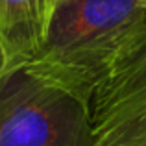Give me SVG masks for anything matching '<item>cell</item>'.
I'll return each instance as SVG.
<instances>
[{
  "label": "cell",
  "mask_w": 146,
  "mask_h": 146,
  "mask_svg": "<svg viewBox=\"0 0 146 146\" xmlns=\"http://www.w3.org/2000/svg\"><path fill=\"white\" fill-rule=\"evenodd\" d=\"M144 41L141 0H56L43 44L24 67L89 102L100 82Z\"/></svg>",
  "instance_id": "cell-1"
},
{
  "label": "cell",
  "mask_w": 146,
  "mask_h": 146,
  "mask_svg": "<svg viewBox=\"0 0 146 146\" xmlns=\"http://www.w3.org/2000/svg\"><path fill=\"white\" fill-rule=\"evenodd\" d=\"M0 146H91L89 102L24 65L4 72Z\"/></svg>",
  "instance_id": "cell-2"
},
{
  "label": "cell",
  "mask_w": 146,
  "mask_h": 146,
  "mask_svg": "<svg viewBox=\"0 0 146 146\" xmlns=\"http://www.w3.org/2000/svg\"><path fill=\"white\" fill-rule=\"evenodd\" d=\"M89 113L91 146H146V41L100 82Z\"/></svg>",
  "instance_id": "cell-3"
},
{
  "label": "cell",
  "mask_w": 146,
  "mask_h": 146,
  "mask_svg": "<svg viewBox=\"0 0 146 146\" xmlns=\"http://www.w3.org/2000/svg\"><path fill=\"white\" fill-rule=\"evenodd\" d=\"M48 0H0V74L26 65L46 35Z\"/></svg>",
  "instance_id": "cell-4"
},
{
  "label": "cell",
  "mask_w": 146,
  "mask_h": 146,
  "mask_svg": "<svg viewBox=\"0 0 146 146\" xmlns=\"http://www.w3.org/2000/svg\"><path fill=\"white\" fill-rule=\"evenodd\" d=\"M50 4H52V9H54V4H56V0H48Z\"/></svg>",
  "instance_id": "cell-5"
},
{
  "label": "cell",
  "mask_w": 146,
  "mask_h": 146,
  "mask_svg": "<svg viewBox=\"0 0 146 146\" xmlns=\"http://www.w3.org/2000/svg\"><path fill=\"white\" fill-rule=\"evenodd\" d=\"M141 2H143V4H144V6H146V0H141Z\"/></svg>",
  "instance_id": "cell-6"
}]
</instances>
